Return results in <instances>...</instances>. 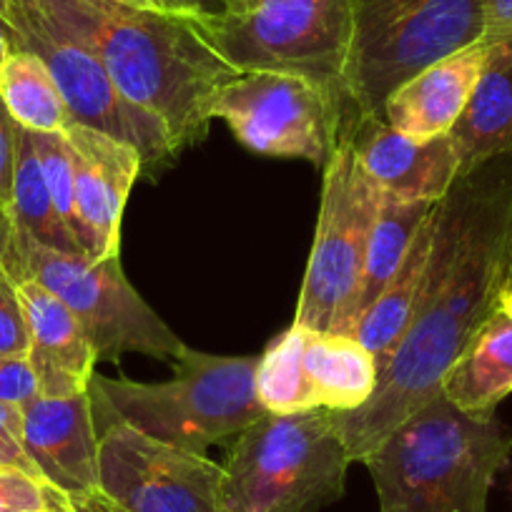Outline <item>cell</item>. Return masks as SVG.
I'll list each match as a JSON object with an SVG mask.
<instances>
[{
    "instance_id": "cell-3",
    "label": "cell",
    "mask_w": 512,
    "mask_h": 512,
    "mask_svg": "<svg viewBox=\"0 0 512 512\" xmlns=\"http://www.w3.org/2000/svg\"><path fill=\"white\" fill-rule=\"evenodd\" d=\"M512 432L437 397L402 422L364 460L379 512H487L492 482L507 465Z\"/></svg>"
},
{
    "instance_id": "cell-25",
    "label": "cell",
    "mask_w": 512,
    "mask_h": 512,
    "mask_svg": "<svg viewBox=\"0 0 512 512\" xmlns=\"http://www.w3.org/2000/svg\"><path fill=\"white\" fill-rule=\"evenodd\" d=\"M304 334L307 329L292 324L272 339L256 364V397L272 415L319 410L317 395L304 369Z\"/></svg>"
},
{
    "instance_id": "cell-21",
    "label": "cell",
    "mask_w": 512,
    "mask_h": 512,
    "mask_svg": "<svg viewBox=\"0 0 512 512\" xmlns=\"http://www.w3.org/2000/svg\"><path fill=\"white\" fill-rule=\"evenodd\" d=\"M304 369L322 410L352 412L372 397L379 369L352 334H304Z\"/></svg>"
},
{
    "instance_id": "cell-7",
    "label": "cell",
    "mask_w": 512,
    "mask_h": 512,
    "mask_svg": "<svg viewBox=\"0 0 512 512\" xmlns=\"http://www.w3.org/2000/svg\"><path fill=\"white\" fill-rule=\"evenodd\" d=\"M352 23L349 106L382 113L397 86L485 38V0H352Z\"/></svg>"
},
{
    "instance_id": "cell-37",
    "label": "cell",
    "mask_w": 512,
    "mask_h": 512,
    "mask_svg": "<svg viewBox=\"0 0 512 512\" xmlns=\"http://www.w3.org/2000/svg\"><path fill=\"white\" fill-rule=\"evenodd\" d=\"M500 312L510 314V317H512V284H510V289H507V292H505V297H502Z\"/></svg>"
},
{
    "instance_id": "cell-16",
    "label": "cell",
    "mask_w": 512,
    "mask_h": 512,
    "mask_svg": "<svg viewBox=\"0 0 512 512\" xmlns=\"http://www.w3.org/2000/svg\"><path fill=\"white\" fill-rule=\"evenodd\" d=\"M28 324V364L36 374L38 395L73 397L91 390L96 374V349L83 332L81 322L53 292L33 279H18Z\"/></svg>"
},
{
    "instance_id": "cell-20",
    "label": "cell",
    "mask_w": 512,
    "mask_h": 512,
    "mask_svg": "<svg viewBox=\"0 0 512 512\" xmlns=\"http://www.w3.org/2000/svg\"><path fill=\"white\" fill-rule=\"evenodd\" d=\"M432 234H435V214L430 211L420 229H417L415 239H412L405 262L400 264L395 277L387 282L382 294L374 299L372 307L362 314V319L354 327L352 337L372 354L379 372L384 369V364L390 362L392 352L402 342L412 319H415L427 262H430Z\"/></svg>"
},
{
    "instance_id": "cell-36",
    "label": "cell",
    "mask_w": 512,
    "mask_h": 512,
    "mask_svg": "<svg viewBox=\"0 0 512 512\" xmlns=\"http://www.w3.org/2000/svg\"><path fill=\"white\" fill-rule=\"evenodd\" d=\"M121 3H128V6L136 8H149V11H164V3H161V0H121Z\"/></svg>"
},
{
    "instance_id": "cell-4",
    "label": "cell",
    "mask_w": 512,
    "mask_h": 512,
    "mask_svg": "<svg viewBox=\"0 0 512 512\" xmlns=\"http://www.w3.org/2000/svg\"><path fill=\"white\" fill-rule=\"evenodd\" d=\"M169 382L93 374V415L121 422L164 445L199 452L244 432L267 415L256 397L259 357H216L186 349Z\"/></svg>"
},
{
    "instance_id": "cell-33",
    "label": "cell",
    "mask_w": 512,
    "mask_h": 512,
    "mask_svg": "<svg viewBox=\"0 0 512 512\" xmlns=\"http://www.w3.org/2000/svg\"><path fill=\"white\" fill-rule=\"evenodd\" d=\"M164 11L181 13V16H206L219 11L224 0H161Z\"/></svg>"
},
{
    "instance_id": "cell-31",
    "label": "cell",
    "mask_w": 512,
    "mask_h": 512,
    "mask_svg": "<svg viewBox=\"0 0 512 512\" xmlns=\"http://www.w3.org/2000/svg\"><path fill=\"white\" fill-rule=\"evenodd\" d=\"M36 395V374H33L28 359L0 357V402L21 407Z\"/></svg>"
},
{
    "instance_id": "cell-12",
    "label": "cell",
    "mask_w": 512,
    "mask_h": 512,
    "mask_svg": "<svg viewBox=\"0 0 512 512\" xmlns=\"http://www.w3.org/2000/svg\"><path fill=\"white\" fill-rule=\"evenodd\" d=\"M224 467L111 422L101 432V487L121 512H226Z\"/></svg>"
},
{
    "instance_id": "cell-32",
    "label": "cell",
    "mask_w": 512,
    "mask_h": 512,
    "mask_svg": "<svg viewBox=\"0 0 512 512\" xmlns=\"http://www.w3.org/2000/svg\"><path fill=\"white\" fill-rule=\"evenodd\" d=\"M512 38V0H485V43Z\"/></svg>"
},
{
    "instance_id": "cell-13",
    "label": "cell",
    "mask_w": 512,
    "mask_h": 512,
    "mask_svg": "<svg viewBox=\"0 0 512 512\" xmlns=\"http://www.w3.org/2000/svg\"><path fill=\"white\" fill-rule=\"evenodd\" d=\"M23 447L33 465L81 512H121L101 487V435L88 392L36 395L21 405Z\"/></svg>"
},
{
    "instance_id": "cell-6",
    "label": "cell",
    "mask_w": 512,
    "mask_h": 512,
    "mask_svg": "<svg viewBox=\"0 0 512 512\" xmlns=\"http://www.w3.org/2000/svg\"><path fill=\"white\" fill-rule=\"evenodd\" d=\"M189 18L236 73H289L347 98L352 0H224Z\"/></svg>"
},
{
    "instance_id": "cell-10",
    "label": "cell",
    "mask_w": 512,
    "mask_h": 512,
    "mask_svg": "<svg viewBox=\"0 0 512 512\" xmlns=\"http://www.w3.org/2000/svg\"><path fill=\"white\" fill-rule=\"evenodd\" d=\"M0 21L6 23L13 51H28L46 63L66 101L71 123L134 146L144 166L174 159L169 128L126 101L96 53L61 26L38 0H0Z\"/></svg>"
},
{
    "instance_id": "cell-28",
    "label": "cell",
    "mask_w": 512,
    "mask_h": 512,
    "mask_svg": "<svg viewBox=\"0 0 512 512\" xmlns=\"http://www.w3.org/2000/svg\"><path fill=\"white\" fill-rule=\"evenodd\" d=\"M28 347L31 339H28L26 314L16 292V282L0 267V357L26 359Z\"/></svg>"
},
{
    "instance_id": "cell-29",
    "label": "cell",
    "mask_w": 512,
    "mask_h": 512,
    "mask_svg": "<svg viewBox=\"0 0 512 512\" xmlns=\"http://www.w3.org/2000/svg\"><path fill=\"white\" fill-rule=\"evenodd\" d=\"M0 462L6 467L43 477L23 447V415L18 405L0 402Z\"/></svg>"
},
{
    "instance_id": "cell-27",
    "label": "cell",
    "mask_w": 512,
    "mask_h": 512,
    "mask_svg": "<svg viewBox=\"0 0 512 512\" xmlns=\"http://www.w3.org/2000/svg\"><path fill=\"white\" fill-rule=\"evenodd\" d=\"M0 512H81L76 502L46 477L0 467Z\"/></svg>"
},
{
    "instance_id": "cell-11",
    "label": "cell",
    "mask_w": 512,
    "mask_h": 512,
    "mask_svg": "<svg viewBox=\"0 0 512 512\" xmlns=\"http://www.w3.org/2000/svg\"><path fill=\"white\" fill-rule=\"evenodd\" d=\"M347 98L332 88L289 73H239L214 103V118L262 156L304 159L324 166L342 128Z\"/></svg>"
},
{
    "instance_id": "cell-8",
    "label": "cell",
    "mask_w": 512,
    "mask_h": 512,
    "mask_svg": "<svg viewBox=\"0 0 512 512\" xmlns=\"http://www.w3.org/2000/svg\"><path fill=\"white\" fill-rule=\"evenodd\" d=\"M0 267L13 282L33 279L56 294L81 322L98 359L139 352L179 362L189 349L131 287L121 256L93 262L83 254L48 249L16 231Z\"/></svg>"
},
{
    "instance_id": "cell-15",
    "label": "cell",
    "mask_w": 512,
    "mask_h": 512,
    "mask_svg": "<svg viewBox=\"0 0 512 512\" xmlns=\"http://www.w3.org/2000/svg\"><path fill=\"white\" fill-rule=\"evenodd\" d=\"M342 123L359 164L384 194L437 204L460 176V156L450 134L410 139L384 121L382 113H357L349 103Z\"/></svg>"
},
{
    "instance_id": "cell-19",
    "label": "cell",
    "mask_w": 512,
    "mask_h": 512,
    "mask_svg": "<svg viewBox=\"0 0 512 512\" xmlns=\"http://www.w3.org/2000/svg\"><path fill=\"white\" fill-rule=\"evenodd\" d=\"M512 395V317L497 309L442 379V397L475 417L495 415Z\"/></svg>"
},
{
    "instance_id": "cell-23",
    "label": "cell",
    "mask_w": 512,
    "mask_h": 512,
    "mask_svg": "<svg viewBox=\"0 0 512 512\" xmlns=\"http://www.w3.org/2000/svg\"><path fill=\"white\" fill-rule=\"evenodd\" d=\"M0 98L18 126L28 131L56 134L71 126L66 101L51 71L28 51H13L0 66Z\"/></svg>"
},
{
    "instance_id": "cell-30",
    "label": "cell",
    "mask_w": 512,
    "mask_h": 512,
    "mask_svg": "<svg viewBox=\"0 0 512 512\" xmlns=\"http://www.w3.org/2000/svg\"><path fill=\"white\" fill-rule=\"evenodd\" d=\"M18 141H21V126L0 98V209L8 211H11L13 181H16Z\"/></svg>"
},
{
    "instance_id": "cell-5",
    "label": "cell",
    "mask_w": 512,
    "mask_h": 512,
    "mask_svg": "<svg viewBox=\"0 0 512 512\" xmlns=\"http://www.w3.org/2000/svg\"><path fill=\"white\" fill-rule=\"evenodd\" d=\"M352 465L332 410L267 415L236 435L221 467L226 512H322Z\"/></svg>"
},
{
    "instance_id": "cell-2",
    "label": "cell",
    "mask_w": 512,
    "mask_h": 512,
    "mask_svg": "<svg viewBox=\"0 0 512 512\" xmlns=\"http://www.w3.org/2000/svg\"><path fill=\"white\" fill-rule=\"evenodd\" d=\"M98 56L126 101L159 118L176 154L199 144L221 88L239 73L189 16L121 0H38Z\"/></svg>"
},
{
    "instance_id": "cell-1",
    "label": "cell",
    "mask_w": 512,
    "mask_h": 512,
    "mask_svg": "<svg viewBox=\"0 0 512 512\" xmlns=\"http://www.w3.org/2000/svg\"><path fill=\"white\" fill-rule=\"evenodd\" d=\"M430 262L410 329L359 410L332 412L352 462L442 395L450 372L512 284V154L457 176L432 209Z\"/></svg>"
},
{
    "instance_id": "cell-26",
    "label": "cell",
    "mask_w": 512,
    "mask_h": 512,
    "mask_svg": "<svg viewBox=\"0 0 512 512\" xmlns=\"http://www.w3.org/2000/svg\"><path fill=\"white\" fill-rule=\"evenodd\" d=\"M33 134L38 161H41L43 176H46L48 191H51L53 206L76 239V179H73V159L63 131L56 134Z\"/></svg>"
},
{
    "instance_id": "cell-17",
    "label": "cell",
    "mask_w": 512,
    "mask_h": 512,
    "mask_svg": "<svg viewBox=\"0 0 512 512\" xmlns=\"http://www.w3.org/2000/svg\"><path fill=\"white\" fill-rule=\"evenodd\" d=\"M485 58L487 43L480 41L422 68L390 93L382 118L402 136L417 141L447 136L467 108Z\"/></svg>"
},
{
    "instance_id": "cell-18",
    "label": "cell",
    "mask_w": 512,
    "mask_h": 512,
    "mask_svg": "<svg viewBox=\"0 0 512 512\" xmlns=\"http://www.w3.org/2000/svg\"><path fill=\"white\" fill-rule=\"evenodd\" d=\"M450 136L460 156V176L512 154V38L487 43L480 81Z\"/></svg>"
},
{
    "instance_id": "cell-35",
    "label": "cell",
    "mask_w": 512,
    "mask_h": 512,
    "mask_svg": "<svg viewBox=\"0 0 512 512\" xmlns=\"http://www.w3.org/2000/svg\"><path fill=\"white\" fill-rule=\"evenodd\" d=\"M13 48H11V38H8V28L6 23L0 21V66L6 63V58L11 56Z\"/></svg>"
},
{
    "instance_id": "cell-38",
    "label": "cell",
    "mask_w": 512,
    "mask_h": 512,
    "mask_svg": "<svg viewBox=\"0 0 512 512\" xmlns=\"http://www.w3.org/2000/svg\"><path fill=\"white\" fill-rule=\"evenodd\" d=\"M0 467H6V465H3V462H0Z\"/></svg>"
},
{
    "instance_id": "cell-24",
    "label": "cell",
    "mask_w": 512,
    "mask_h": 512,
    "mask_svg": "<svg viewBox=\"0 0 512 512\" xmlns=\"http://www.w3.org/2000/svg\"><path fill=\"white\" fill-rule=\"evenodd\" d=\"M11 219L18 234L28 236L36 244L63 251V254H83L78 241L73 239V234L66 229L56 206H53L51 191H48L46 176H43L41 161L36 154V144H33V134L23 126L21 141H18Z\"/></svg>"
},
{
    "instance_id": "cell-14",
    "label": "cell",
    "mask_w": 512,
    "mask_h": 512,
    "mask_svg": "<svg viewBox=\"0 0 512 512\" xmlns=\"http://www.w3.org/2000/svg\"><path fill=\"white\" fill-rule=\"evenodd\" d=\"M63 136L71 149L76 179L78 246L93 262L118 256L123 209L144 159L134 146L78 123H71Z\"/></svg>"
},
{
    "instance_id": "cell-22",
    "label": "cell",
    "mask_w": 512,
    "mask_h": 512,
    "mask_svg": "<svg viewBox=\"0 0 512 512\" xmlns=\"http://www.w3.org/2000/svg\"><path fill=\"white\" fill-rule=\"evenodd\" d=\"M432 206L435 204H430V201H405L390 194L382 196L377 219L372 224V234H369L357 299H354V327L362 319V314L372 307L374 299L382 294L387 282L395 277L400 264L405 262L412 239L432 211Z\"/></svg>"
},
{
    "instance_id": "cell-9",
    "label": "cell",
    "mask_w": 512,
    "mask_h": 512,
    "mask_svg": "<svg viewBox=\"0 0 512 512\" xmlns=\"http://www.w3.org/2000/svg\"><path fill=\"white\" fill-rule=\"evenodd\" d=\"M384 191L362 169L342 123L324 164L322 206L294 324L309 332L354 334V299L369 234Z\"/></svg>"
},
{
    "instance_id": "cell-34",
    "label": "cell",
    "mask_w": 512,
    "mask_h": 512,
    "mask_svg": "<svg viewBox=\"0 0 512 512\" xmlns=\"http://www.w3.org/2000/svg\"><path fill=\"white\" fill-rule=\"evenodd\" d=\"M13 234H16V224L11 219V211L0 209V262H3L8 246H11Z\"/></svg>"
}]
</instances>
